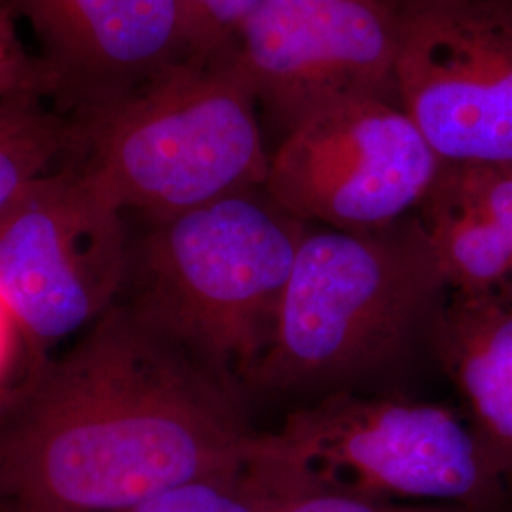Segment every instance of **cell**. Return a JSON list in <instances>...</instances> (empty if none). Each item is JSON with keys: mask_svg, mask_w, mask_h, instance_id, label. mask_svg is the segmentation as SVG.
I'll return each instance as SVG.
<instances>
[{"mask_svg": "<svg viewBox=\"0 0 512 512\" xmlns=\"http://www.w3.org/2000/svg\"><path fill=\"white\" fill-rule=\"evenodd\" d=\"M236 389L118 298L0 401V512H122L251 463Z\"/></svg>", "mask_w": 512, "mask_h": 512, "instance_id": "6da1fadb", "label": "cell"}, {"mask_svg": "<svg viewBox=\"0 0 512 512\" xmlns=\"http://www.w3.org/2000/svg\"><path fill=\"white\" fill-rule=\"evenodd\" d=\"M450 298L412 215L378 232L310 230L283 296L272 346L245 380L258 393H359L433 340Z\"/></svg>", "mask_w": 512, "mask_h": 512, "instance_id": "7a4b0ae2", "label": "cell"}, {"mask_svg": "<svg viewBox=\"0 0 512 512\" xmlns=\"http://www.w3.org/2000/svg\"><path fill=\"white\" fill-rule=\"evenodd\" d=\"M145 222L118 298L226 384H245L272 346L308 224L264 186Z\"/></svg>", "mask_w": 512, "mask_h": 512, "instance_id": "3957f363", "label": "cell"}, {"mask_svg": "<svg viewBox=\"0 0 512 512\" xmlns=\"http://www.w3.org/2000/svg\"><path fill=\"white\" fill-rule=\"evenodd\" d=\"M71 118L67 162L124 215L167 219L268 179L258 107L230 46L188 55L122 101Z\"/></svg>", "mask_w": 512, "mask_h": 512, "instance_id": "277c9868", "label": "cell"}, {"mask_svg": "<svg viewBox=\"0 0 512 512\" xmlns=\"http://www.w3.org/2000/svg\"><path fill=\"white\" fill-rule=\"evenodd\" d=\"M264 444L304 488L469 507L512 497L471 425L442 404L336 393L291 412Z\"/></svg>", "mask_w": 512, "mask_h": 512, "instance_id": "5b68a950", "label": "cell"}, {"mask_svg": "<svg viewBox=\"0 0 512 512\" xmlns=\"http://www.w3.org/2000/svg\"><path fill=\"white\" fill-rule=\"evenodd\" d=\"M124 213L103 202L73 164L33 184L0 219V302L33 365L90 329L124 289Z\"/></svg>", "mask_w": 512, "mask_h": 512, "instance_id": "8992f818", "label": "cell"}, {"mask_svg": "<svg viewBox=\"0 0 512 512\" xmlns=\"http://www.w3.org/2000/svg\"><path fill=\"white\" fill-rule=\"evenodd\" d=\"M399 97L442 164L512 167V0H397Z\"/></svg>", "mask_w": 512, "mask_h": 512, "instance_id": "52a82bcc", "label": "cell"}, {"mask_svg": "<svg viewBox=\"0 0 512 512\" xmlns=\"http://www.w3.org/2000/svg\"><path fill=\"white\" fill-rule=\"evenodd\" d=\"M230 52L283 137L340 103L401 105L399 19L387 0H260Z\"/></svg>", "mask_w": 512, "mask_h": 512, "instance_id": "ba28073f", "label": "cell"}, {"mask_svg": "<svg viewBox=\"0 0 512 512\" xmlns=\"http://www.w3.org/2000/svg\"><path fill=\"white\" fill-rule=\"evenodd\" d=\"M442 160L401 105L359 99L289 131L264 190L283 211L340 232H378L412 215Z\"/></svg>", "mask_w": 512, "mask_h": 512, "instance_id": "9c48e42d", "label": "cell"}, {"mask_svg": "<svg viewBox=\"0 0 512 512\" xmlns=\"http://www.w3.org/2000/svg\"><path fill=\"white\" fill-rule=\"evenodd\" d=\"M40 44L48 101L107 109L190 55L184 0H6Z\"/></svg>", "mask_w": 512, "mask_h": 512, "instance_id": "30bf717a", "label": "cell"}, {"mask_svg": "<svg viewBox=\"0 0 512 512\" xmlns=\"http://www.w3.org/2000/svg\"><path fill=\"white\" fill-rule=\"evenodd\" d=\"M414 217L450 293L512 300V167L442 164Z\"/></svg>", "mask_w": 512, "mask_h": 512, "instance_id": "8fae6325", "label": "cell"}, {"mask_svg": "<svg viewBox=\"0 0 512 512\" xmlns=\"http://www.w3.org/2000/svg\"><path fill=\"white\" fill-rule=\"evenodd\" d=\"M431 351L482 450L512 490V300L450 294Z\"/></svg>", "mask_w": 512, "mask_h": 512, "instance_id": "7c38bea8", "label": "cell"}, {"mask_svg": "<svg viewBox=\"0 0 512 512\" xmlns=\"http://www.w3.org/2000/svg\"><path fill=\"white\" fill-rule=\"evenodd\" d=\"M71 116L40 97L0 101V219L19 198L73 154Z\"/></svg>", "mask_w": 512, "mask_h": 512, "instance_id": "4fadbf2b", "label": "cell"}, {"mask_svg": "<svg viewBox=\"0 0 512 512\" xmlns=\"http://www.w3.org/2000/svg\"><path fill=\"white\" fill-rule=\"evenodd\" d=\"M298 486L293 469L266 450L262 433L260 454L251 463L181 484L122 512H277Z\"/></svg>", "mask_w": 512, "mask_h": 512, "instance_id": "5bb4252c", "label": "cell"}, {"mask_svg": "<svg viewBox=\"0 0 512 512\" xmlns=\"http://www.w3.org/2000/svg\"><path fill=\"white\" fill-rule=\"evenodd\" d=\"M277 512H512V497L495 507H469L452 503L376 501L355 495L298 486Z\"/></svg>", "mask_w": 512, "mask_h": 512, "instance_id": "9a60e30c", "label": "cell"}, {"mask_svg": "<svg viewBox=\"0 0 512 512\" xmlns=\"http://www.w3.org/2000/svg\"><path fill=\"white\" fill-rule=\"evenodd\" d=\"M40 97L48 101V80L38 55L29 54L19 37L16 14L0 4V101Z\"/></svg>", "mask_w": 512, "mask_h": 512, "instance_id": "2e32d148", "label": "cell"}, {"mask_svg": "<svg viewBox=\"0 0 512 512\" xmlns=\"http://www.w3.org/2000/svg\"><path fill=\"white\" fill-rule=\"evenodd\" d=\"M260 0H184L190 55H213L230 46L239 23Z\"/></svg>", "mask_w": 512, "mask_h": 512, "instance_id": "e0dca14e", "label": "cell"}, {"mask_svg": "<svg viewBox=\"0 0 512 512\" xmlns=\"http://www.w3.org/2000/svg\"><path fill=\"white\" fill-rule=\"evenodd\" d=\"M18 344L25 346L21 332L0 302V401L25 378L14 372V363L19 355Z\"/></svg>", "mask_w": 512, "mask_h": 512, "instance_id": "ac0fdd59", "label": "cell"}, {"mask_svg": "<svg viewBox=\"0 0 512 512\" xmlns=\"http://www.w3.org/2000/svg\"><path fill=\"white\" fill-rule=\"evenodd\" d=\"M387 2H397V0H387Z\"/></svg>", "mask_w": 512, "mask_h": 512, "instance_id": "d6986e66", "label": "cell"}]
</instances>
